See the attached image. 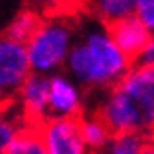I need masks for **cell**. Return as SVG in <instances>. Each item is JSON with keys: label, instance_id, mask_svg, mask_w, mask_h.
<instances>
[{"label": "cell", "instance_id": "3957f363", "mask_svg": "<svg viewBox=\"0 0 154 154\" xmlns=\"http://www.w3.org/2000/svg\"><path fill=\"white\" fill-rule=\"evenodd\" d=\"M73 42V31L66 20L63 18L42 20L24 44L31 72L42 75L57 73L64 66Z\"/></svg>", "mask_w": 154, "mask_h": 154}, {"label": "cell", "instance_id": "5bb4252c", "mask_svg": "<svg viewBox=\"0 0 154 154\" xmlns=\"http://www.w3.org/2000/svg\"><path fill=\"white\" fill-rule=\"evenodd\" d=\"M24 125H28V123L15 118V116L9 112L8 105L0 106V154H4L8 143L17 136L18 130H20Z\"/></svg>", "mask_w": 154, "mask_h": 154}, {"label": "cell", "instance_id": "30bf717a", "mask_svg": "<svg viewBox=\"0 0 154 154\" xmlns=\"http://www.w3.org/2000/svg\"><path fill=\"white\" fill-rule=\"evenodd\" d=\"M79 127H81V138H83L88 152H103V149L108 145V141L112 138L110 128L97 116L79 119Z\"/></svg>", "mask_w": 154, "mask_h": 154}, {"label": "cell", "instance_id": "9a60e30c", "mask_svg": "<svg viewBox=\"0 0 154 154\" xmlns=\"http://www.w3.org/2000/svg\"><path fill=\"white\" fill-rule=\"evenodd\" d=\"M132 15L152 33L154 31V0H134Z\"/></svg>", "mask_w": 154, "mask_h": 154}, {"label": "cell", "instance_id": "2e32d148", "mask_svg": "<svg viewBox=\"0 0 154 154\" xmlns=\"http://www.w3.org/2000/svg\"><path fill=\"white\" fill-rule=\"evenodd\" d=\"M140 64H147V66H154V31L149 37V42L145 44L141 55L138 57Z\"/></svg>", "mask_w": 154, "mask_h": 154}, {"label": "cell", "instance_id": "7c38bea8", "mask_svg": "<svg viewBox=\"0 0 154 154\" xmlns=\"http://www.w3.org/2000/svg\"><path fill=\"white\" fill-rule=\"evenodd\" d=\"M42 22L41 15L37 11H31V9H24L20 13H17L15 18L9 22L8 29H6V37L13 38L17 42H22L26 44V41L35 33V29L38 28V24Z\"/></svg>", "mask_w": 154, "mask_h": 154}, {"label": "cell", "instance_id": "5b68a950", "mask_svg": "<svg viewBox=\"0 0 154 154\" xmlns=\"http://www.w3.org/2000/svg\"><path fill=\"white\" fill-rule=\"evenodd\" d=\"M37 128L48 154H90L81 138L79 118H48Z\"/></svg>", "mask_w": 154, "mask_h": 154}, {"label": "cell", "instance_id": "277c9868", "mask_svg": "<svg viewBox=\"0 0 154 154\" xmlns=\"http://www.w3.org/2000/svg\"><path fill=\"white\" fill-rule=\"evenodd\" d=\"M29 73L26 46L6 35L0 37V106H6L15 97Z\"/></svg>", "mask_w": 154, "mask_h": 154}, {"label": "cell", "instance_id": "d6986e66", "mask_svg": "<svg viewBox=\"0 0 154 154\" xmlns=\"http://www.w3.org/2000/svg\"><path fill=\"white\" fill-rule=\"evenodd\" d=\"M152 143H154V134H152Z\"/></svg>", "mask_w": 154, "mask_h": 154}, {"label": "cell", "instance_id": "52a82bcc", "mask_svg": "<svg viewBox=\"0 0 154 154\" xmlns=\"http://www.w3.org/2000/svg\"><path fill=\"white\" fill-rule=\"evenodd\" d=\"M48 77L50 75L31 72L17 92L18 105L28 125H41L48 119Z\"/></svg>", "mask_w": 154, "mask_h": 154}, {"label": "cell", "instance_id": "ba28073f", "mask_svg": "<svg viewBox=\"0 0 154 154\" xmlns=\"http://www.w3.org/2000/svg\"><path fill=\"white\" fill-rule=\"evenodd\" d=\"M106 31L112 37L114 44L118 46L130 61L138 59L141 55L145 44L149 42V37H150V31L134 15H130L127 18H121L118 22L108 24Z\"/></svg>", "mask_w": 154, "mask_h": 154}, {"label": "cell", "instance_id": "7a4b0ae2", "mask_svg": "<svg viewBox=\"0 0 154 154\" xmlns=\"http://www.w3.org/2000/svg\"><path fill=\"white\" fill-rule=\"evenodd\" d=\"M64 68L79 86L112 88L132 68V61L114 44L106 29L94 28L73 42Z\"/></svg>", "mask_w": 154, "mask_h": 154}, {"label": "cell", "instance_id": "e0dca14e", "mask_svg": "<svg viewBox=\"0 0 154 154\" xmlns=\"http://www.w3.org/2000/svg\"><path fill=\"white\" fill-rule=\"evenodd\" d=\"M42 4L46 6H51V8H57V6H64V4H70L72 0H41Z\"/></svg>", "mask_w": 154, "mask_h": 154}, {"label": "cell", "instance_id": "9c48e42d", "mask_svg": "<svg viewBox=\"0 0 154 154\" xmlns=\"http://www.w3.org/2000/svg\"><path fill=\"white\" fill-rule=\"evenodd\" d=\"M4 154H48L37 125H24L8 143Z\"/></svg>", "mask_w": 154, "mask_h": 154}, {"label": "cell", "instance_id": "ac0fdd59", "mask_svg": "<svg viewBox=\"0 0 154 154\" xmlns=\"http://www.w3.org/2000/svg\"><path fill=\"white\" fill-rule=\"evenodd\" d=\"M140 154H154V143H152V140H147L145 141V145L141 147Z\"/></svg>", "mask_w": 154, "mask_h": 154}, {"label": "cell", "instance_id": "4fadbf2b", "mask_svg": "<svg viewBox=\"0 0 154 154\" xmlns=\"http://www.w3.org/2000/svg\"><path fill=\"white\" fill-rule=\"evenodd\" d=\"M147 140L149 138L141 134H112L108 145L103 149V154H140Z\"/></svg>", "mask_w": 154, "mask_h": 154}, {"label": "cell", "instance_id": "6da1fadb", "mask_svg": "<svg viewBox=\"0 0 154 154\" xmlns=\"http://www.w3.org/2000/svg\"><path fill=\"white\" fill-rule=\"evenodd\" d=\"M97 118L112 134H154V66H132L108 90Z\"/></svg>", "mask_w": 154, "mask_h": 154}, {"label": "cell", "instance_id": "8992f818", "mask_svg": "<svg viewBox=\"0 0 154 154\" xmlns=\"http://www.w3.org/2000/svg\"><path fill=\"white\" fill-rule=\"evenodd\" d=\"M83 92L70 75L53 73L48 77V118H79Z\"/></svg>", "mask_w": 154, "mask_h": 154}, {"label": "cell", "instance_id": "8fae6325", "mask_svg": "<svg viewBox=\"0 0 154 154\" xmlns=\"http://www.w3.org/2000/svg\"><path fill=\"white\" fill-rule=\"evenodd\" d=\"M85 2L92 8V11L101 20H105L106 24H112L132 15L134 0H85Z\"/></svg>", "mask_w": 154, "mask_h": 154}]
</instances>
